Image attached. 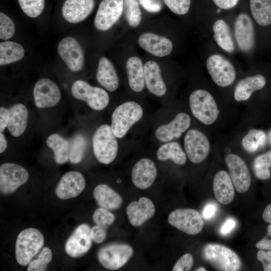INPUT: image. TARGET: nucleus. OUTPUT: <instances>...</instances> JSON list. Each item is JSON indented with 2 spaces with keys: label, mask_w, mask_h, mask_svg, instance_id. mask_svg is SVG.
I'll use <instances>...</instances> for the list:
<instances>
[{
  "label": "nucleus",
  "mask_w": 271,
  "mask_h": 271,
  "mask_svg": "<svg viewBox=\"0 0 271 271\" xmlns=\"http://www.w3.org/2000/svg\"><path fill=\"white\" fill-rule=\"evenodd\" d=\"M124 0H102L96 12L94 25L100 31L109 30L121 16Z\"/></svg>",
  "instance_id": "9b49d317"
},
{
  "label": "nucleus",
  "mask_w": 271,
  "mask_h": 271,
  "mask_svg": "<svg viewBox=\"0 0 271 271\" xmlns=\"http://www.w3.org/2000/svg\"><path fill=\"white\" fill-rule=\"evenodd\" d=\"M271 150L257 156L253 164L255 176L259 179H268L270 176Z\"/></svg>",
  "instance_id": "4c0bfd02"
},
{
  "label": "nucleus",
  "mask_w": 271,
  "mask_h": 271,
  "mask_svg": "<svg viewBox=\"0 0 271 271\" xmlns=\"http://www.w3.org/2000/svg\"><path fill=\"white\" fill-rule=\"evenodd\" d=\"M234 35L239 48L243 52L251 51L255 44L253 23L249 15L240 13L234 23Z\"/></svg>",
  "instance_id": "dca6fc26"
},
{
  "label": "nucleus",
  "mask_w": 271,
  "mask_h": 271,
  "mask_svg": "<svg viewBox=\"0 0 271 271\" xmlns=\"http://www.w3.org/2000/svg\"><path fill=\"white\" fill-rule=\"evenodd\" d=\"M184 147L187 157L194 164L204 161L210 150V143L207 137L196 129L187 131L184 139Z\"/></svg>",
  "instance_id": "9d476101"
},
{
  "label": "nucleus",
  "mask_w": 271,
  "mask_h": 271,
  "mask_svg": "<svg viewBox=\"0 0 271 271\" xmlns=\"http://www.w3.org/2000/svg\"><path fill=\"white\" fill-rule=\"evenodd\" d=\"M94 0H66L62 13L69 23L76 24L86 19L93 10Z\"/></svg>",
  "instance_id": "4be33fe9"
},
{
  "label": "nucleus",
  "mask_w": 271,
  "mask_h": 271,
  "mask_svg": "<svg viewBox=\"0 0 271 271\" xmlns=\"http://www.w3.org/2000/svg\"><path fill=\"white\" fill-rule=\"evenodd\" d=\"M218 8L223 10H228L235 7L239 0H213Z\"/></svg>",
  "instance_id": "603ef678"
},
{
  "label": "nucleus",
  "mask_w": 271,
  "mask_h": 271,
  "mask_svg": "<svg viewBox=\"0 0 271 271\" xmlns=\"http://www.w3.org/2000/svg\"><path fill=\"white\" fill-rule=\"evenodd\" d=\"M213 189L215 198L221 204L227 205L233 201L235 195L234 185L227 172L221 170L216 173Z\"/></svg>",
  "instance_id": "393cba45"
},
{
  "label": "nucleus",
  "mask_w": 271,
  "mask_h": 271,
  "mask_svg": "<svg viewBox=\"0 0 271 271\" xmlns=\"http://www.w3.org/2000/svg\"><path fill=\"white\" fill-rule=\"evenodd\" d=\"M138 43L144 50L158 57L169 55L173 48L172 42L168 38L151 32L142 34Z\"/></svg>",
  "instance_id": "aec40b11"
},
{
  "label": "nucleus",
  "mask_w": 271,
  "mask_h": 271,
  "mask_svg": "<svg viewBox=\"0 0 271 271\" xmlns=\"http://www.w3.org/2000/svg\"><path fill=\"white\" fill-rule=\"evenodd\" d=\"M230 177L237 191L246 192L251 185V177L244 161L239 156L230 153L225 157Z\"/></svg>",
  "instance_id": "4468645a"
},
{
  "label": "nucleus",
  "mask_w": 271,
  "mask_h": 271,
  "mask_svg": "<svg viewBox=\"0 0 271 271\" xmlns=\"http://www.w3.org/2000/svg\"><path fill=\"white\" fill-rule=\"evenodd\" d=\"M58 54L67 67L72 72H78L83 67L84 55L77 40L72 37L62 39L58 45Z\"/></svg>",
  "instance_id": "ddd939ff"
},
{
  "label": "nucleus",
  "mask_w": 271,
  "mask_h": 271,
  "mask_svg": "<svg viewBox=\"0 0 271 271\" xmlns=\"http://www.w3.org/2000/svg\"><path fill=\"white\" fill-rule=\"evenodd\" d=\"M132 248L122 243H112L101 247L97 252L99 263L105 268L119 269L125 265L133 254Z\"/></svg>",
  "instance_id": "0eeeda50"
},
{
  "label": "nucleus",
  "mask_w": 271,
  "mask_h": 271,
  "mask_svg": "<svg viewBox=\"0 0 271 271\" xmlns=\"http://www.w3.org/2000/svg\"><path fill=\"white\" fill-rule=\"evenodd\" d=\"M44 243V236L37 229L29 228L22 231L16 242L15 255L18 263L22 266L29 264Z\"/></svg>",
  "instance_id": "39448f33"
},
{
  "label": "nucleus",
  "mask_w": 271,
  "mask_h": 271,
  "mask_svg": "<svg viewBox=\"0 0 271 271\" xmlns=\"http://www.w3.org/2000/svg\"><path fill=\"white\" fill-rule=\"evenodd\" d=\"M10 119L9 110L4 107L0 108V132L3 131L8 126Z\"/></svg>",
  "instance_id": "3c124183"
},
{
  "label": "nucleus",
  "mask_w": 271,
  "mask_h": 271,
  "mask_svg": "<svg viewBox=\"0 0 271 271\" xmlns=\"http://www.w3.org/2000/svg\"><path fill=\"white\" fill-rule=\"evenodd\" d=\"M29 173L23 167L14 163H4L0 166V191L4 195L14 192L28 180Z\"/></svg>",
  "instance_id": "f8f14e48"
},
{
  "label": "nucleus",
  "mask_w": 271,
  "mask_h": 271,
  "mask_svg": "<svg viewBox=\"0 0 271 271\" xmlns=\"http://www.w3.org/2000/svg\"><path fill=\"white\" fill-rule=\"evenodd\" d=\"M196 270H197V271H201V270H203V271H206V269L205 268H204V267H201L198 268L197 269H196Z\"/></svg>",
  "instance_id": "13d9d810"
},
{
  "label": "nucleus",
  "mask_w": 271,
  "mask_h": 271,
  "mask_svg": "<svg viewBox=\"0 0 271 271\" xmlns=\"http://www.w3.org/2000/svg\"><path fill=\"white\" fill-rule=\"evenodd\" d=\"M126 211L131 225L138 227L152 218L156 209L152 201L148 198L142 197L138 201L129 203Z\"/></svg>",
  "instance_id": "5701e85b"
},
{
  "label": "nucleus",
  "mask_w": 271,
  "mask_h": 271,
  "mask_svg": "<svg viewBox=\"0 0 271 271\" xmlns=\"http://www.w3.org/2000/svg\"><path fill=\"white\" fill-rule=\"evenodd\" d=\"M71 93L75 98L85 101L91 108L95 110L104 109L109 102V95L105 90L92 86L82 80L74 82Z\"/></svg>",
  "instance_id": "423d86ee"
},
{
  "label": "nucleus",
  "mask_w": 271,
  "mask_h": 271,
  "mask_svg": "<svg viewBox=\"0 0 271 271\" xmlns=\"http://www.w3.org/2000/svg\"><path fill=\"white\" fill-rule=\"evenodd\" d=\"M203 258L219 270L237 271L242 267L237 254L230 248L217 243H207L202 251Z\"/></svg>",
  "instance_id": "f257e3e1"
},
{
  "label": "nucleus",
  "mask_w": 271,
  "mask_h": 271,
  "mask_svg": "<svg viewBox=\"0 0 271 271\" xmlns=\"http://www.w3.org/2000/svg\"><path fill=\"white\" fill-rule=\"evenodd\" d=\"M206 68L212 80L218 86H229L235 80L234 66L222 55L215 54L210 56L206 61Z\"/></svg>",
  "instance_id": "6e6552de"
},
{
  "label": "nucleus",
  "mask_w": 271,
  "mask_h": 271,
  "mask_svg": "<svg viewBox=\"0 0 271 271\" xmlns=\"http://www.w3.org/2000/svg\"><path fill=\"white\" fill-rule=\"evenodd\" d=\"M262 216L265 222L271 224V204L268 205L265 208Z\"/></svg>",
  "instance_id": "6e6d98bb"
},
{
  "label": "nucleus",
  "mask_w": 271,
  "mask_h": 271,
  "mask_svg": "<svg viewBox=\"0 0 271 271\" xmlns=\"http://www.w3.org/2000/svg\"><path fill=\"white\" fill-rule=\"evenodd\" d=\"M213 37L218 46L228 53L235 49L230 29L227 23L222 19L216 20L213 25Z\"/></svg>",
  "instance_id": "7c9ffc66"
},
{
  "label": "nucleus",
  "mask_w": 271,
  "mask_h": 271,
  "mask_svg": "<svg viewBox=\"0 0 271 271\" xmlns=\"http://www.w3.org/2000/svg\"><path fill=\"white\" fill-rule=\"evenodd\" d=\"M256 258L262 263L263 270L271 271V250L265 251L260 249L257 253Z\"/></svg>",
  "instance_id": "09e8293b"
},
{
  "label": "nucleus",
  "mask_w": 271,
  "mask_h": 271,
  "mask_svg": "<svg viewBox=\"0 0 271 271\" xmlns=\"http://www.w3.org/2000/svg\"><path fill=\"white\" fill-rule=\"evenodd\" d=\"M170 224L189 235H196L202 230L204 222L196 210L186 208L174 210L168 216Z\"/></svg>",
  "instance_id": "1a4fd4ad"
},
{
  "label": "nucleus",
  "mask_w": 271,
  "mask_h": 271,
  "mask_svg": "<svg viewBox=\"0 0 271 271\" xmlns=\"http://www.w3.org/2000/svg\"><path fill=\"white\" fill-rule=\"evenodd\" d=\"M265 83V78L262 75L246 77L239 81L236 85L234 98L237 101L247 100L253 92L262 89Z\"/></svg>",
  "instance_id": "a878e982"
},
{
  "label": "nucleus",
  "mask_w": 271,
  "mask_h": 271,
  "mask_svg": "<svg viewBox=\"0 0 271 271\" xmlns=\"http://www.w3.org/2000/svg\"><path fill=\"white\" fill-rule=\"evenodd\" d=\"M106 230L97 225L93 226L90 229V236L92 240L96 243L102 242L107 235Z\"/></svg>",
  "instance_id": "de8ad7c7"
},
{
  "label": "nucleus",
  "mask_w": 271,
  "mask_h": 271,
  "mask_svg": "<svg viewBox=\"0 0 271 271\" xmlns=\"http://www.w3.org/2000/svg\"><path fill=\"white\" fill-rule=\"evenodd\" d=\"M216 210L217 207L215 204L213 203L207 204L203 210V216L205 219H210L214 215Z\"/></svg>",
  "instance_id": "864d4df0"
},
{
  "label": "nucleus",
  "mask_w": 271,
  "mask_h": 271,
  "mask_svg": "<svg viewBox=\"0 0 271 271\" xmlns=\"http://www.w3.org/2000/svg\"><path fill=\"white\" fill-rule=\"evenodd\" d=\"M115 216L109 210L100 207L97 209L93 215V220L97 225L105 229L110 226L114 221Z\"/></svg>",
  "instance_id": "79ce46f5"
},
{
  "label": "nucleus",
  "mask_w": 271,
  "mask_h": 271,
  "mask_svg": "<svg viewBox=\"0 0 271 271\" xmlns=\"http://www.w3.org/2000/svg\"><path fill=\"white\" fill-rule=\"evenodd\" d=\"M15 32L13 20L3 13H0V39L6 40L11 38Z\"/></svg>",
  "instance_id": "37998d69"
},
{
  "label": "nucleus",
  "mask_w": 271,
  "mask_h": 271,
  "mask_svg": "<svg viewBox=\"0 0 271 271\" xmlns=\"http://www.w3.org/2000/svg\"><path fill=\"white\" fill-rule=\"evenodd\" d=\"M96 79L100 85L109 91L117 89L119 80L112 62L106 57H102L98 62Z\"/></svg>",
  "instance_id": "bb28decb"
},
{
  "label": "nucleus",
  "mask_w": 271,
  "mask_h": 271,
  "mask_svg": "<svg viewBox=\"0 0 271 271\" xmlns=\"http://www.w3.org/2000/svg\"><path fill=\"white\" fill-rule=\"evenodd\" d=\"M256 247L259 249L271 250V224L267 227L266 236L256 244Z\"/></svg>",
  "instance_id": "8fccbe9b"
},
{
  "label": "nucleus",
  "mask_w": 271,
  "mask_h": 271,
  "mask_svg": "<svg viewBox=\"0 0 271 271\" xmlns=\"http://www.w3.org/2000/svg\"><path fill=\"white\" fill-rule=\"evenodd\" d=\"M116 182L117 183H119L121 182V180L120 179H118Z\"/></svg>",
  "instance_id": "052dcab7"
},
{
  "label": "nucleus",
  "mask_w": 271,
  "mask_h": 271,
  "mask_svg": "<svg viewBox=\"0 0 271 271\" xmlns=\"http://www.w3.org/2000/svg\"><path fill=\"white\" fill-rule=\"evenodd\" d=\"M10 119L8 128L15 137L21 136L25 131L28 122V112L26 106L17 103L9 109Z\"/></svg>",
  "instance_id": "c756f323"
},
{
  "label": "nucleus",
  "mask_w": 271,
  "mask_h": 271,
  "mask_svg": "<svg viewBox=\"0 0 271 271\" xmlns=\"http://www.w3.org/2000/svg\"><path fill=\"white\" fill-rule=\"evenodd\" d=\"M268 138H269V142H270V143L271 144V130H270L269 133H268Z\"/></svg>",
  "instance_id": "bf43d9fd"
},
{
  "label": "nucleus",
  "mask_w": 271,
  "mask_h": 271,
  "mask_svg": "<svg viewBox=\"0 0 271 271\" xmlns=\"http://www.w3.org/2000/svg\"><path fill=\"white\" fill-rule=\"evenodd\" d=\"M85 180L77 171H70L61 178L55 189L56 196L61 199H68L78 196L84 190Z\"/></svg>",
  "instance_id": "a211bd4d"
},
{
  "label": "nucleus",
  "mask_w": 271,
  "mask_h": 271,
  "mask_svg": "<svg viewBox=\"0 0 271 271\" xmlns=\"http://www.w3.org/2000/svg\"><path fill=\"white\" fill-rule=\"evenodd\" d=\"M189 105L194 116L202 123L210 125L217 119L220 111L211 94L199 89L189 96Z\"/></svg>",
  "instance_id": "7ed1b4c3"
},
{
  "label": "nucleus",
  "mask_w": 271,
  "mask_h": 271,
  "mask_svg": "<svg viewBox=\"0 0 271 271\" xmlns=\"http://www.w3.org/2000/svg\"><path fill=\"white\" fill-rule=\"evenodd\" d=\"M191 122V118L188 114L180 112L170 122L158 127L155 132L156 137L162 142H169L178 139L189 128Z\"/></svg>",
  "instance_id": "6ab92c4d"
},
{
  "label": "nucleus",
  "mask_w": 271,
  "mask_h": 271,
  "mask_svg": "<svg viewBox=\"0 0 271 271\" xmlns=\"http://www.w3.org/2000/svg\"><path fill=\"white\" fill-rule=\"evenodd\" d=\"M93 197L100 207L108 210H116L122 203L121 197L104 184H99L94 188Z\"/></svg>",
  "instance_id": "cd10ccee"
},
{
  "label": "nucleus",
  "mask_w": 271,
  "mask_h": 271,
  "mask_svg": "<svg viewBox=\"0 0 271 271\" xmlns=\"http://www.w3.org/2000/svg\"><path fill=\"white\" fill-rule=\"evenodd\" d=\"M92 141L93 153L98 162L107 165L115 160L118 144L110 125L99 126L94 131Z\"/></svg>",
  "instance_id": "f03ea898"
},
{
  "label": "nucleus",
  "mask_w": 271,
  "mask_h": 271,
  "mask_svg": "<svg viewBox=\"0 0 271 271\" xmlns=\"http://www.w3.org/2000/svg\"><path fill=\"white\" fill-rule=\"evenodd\" d=\"M140 5L148 12L156 13L162 9V4L160 0H139Z\"/></svg>",
  "instance_id": "49530a36"
},
{
  "label": "nucleus",
  "mask_w": 271,
  "mask_h": 271,
  "mask_svg": "<svg viewBox=\"0 0 271 271\" xmlns=\"http://www.w3.org/2000/svg\"><path fill=\"white\" fill-rule=\"evenodd\" d=\"M265 132L261 129H251L243 137L241 145L249 153H254L263 148L266 142Z\"/></svg>",
  "instance_id": "c9c22d12"
},
{
  "label": "nucleus",
  "mask_w": 271,
  "mask_h": 271,
  "mask_svg": "<svg viewBox=\"0 0 271 271\" xmlns=\"http://www.w3.org/2000/svg\"><path fill=\"white\" fill-rule=\"evenodd\" d=\"M194 263L193 256L190 253H186L182 256L175 263L173 271H189Z\"/></svg>",
  "instance_id": "a18cd8bd"
},
{
  "label": "nucleus",
  "mask_w": 271,
  "mask_h": 271,
  "mask_svg": "<svg viewBox=\"0 0 271 271\" xmlns=\"http://www.w3.org/2000/svg\"><path fill=\"white\" fill-rule=\"evenodd\" d=\"M157 175L154 162L148 158H143L134 165L131 171L132 183L137 188L146 189L152 186Z\"/></svg>",
  "instance_id": "412c9836"
},
{
  "label": "nucleus",
  "mask_w": 271,
  "mask_h": 271,
  "mask_svg": "<svg viewBox=\"0 0 271 271\" xmlns=\"http://www.w3.org/2000/svg\"><path fill=\"white\" fill-rule=\"evenodd\" d=\"M143 115V108L137 102L127 101L118 106L111 115L110 126L115 136L117 138L123 137Z\"/></svg>",
  "instance_id": "20e7f679"
},
{
  "label": "nucleus",
  "mask_w": 271,
  "mask_h": 271,
  "mask_svg": "<svg viewBox=\"0 0 271 271\" xmlns=\"http://www.w3.org/2000/svg\"><path fill=\"white\" fill-rule=\"evenodd\" d=\"M236 221L232 218L228 219L220 228V233L223 235L228 234L235 226Z\"/></svg>",
  "instance_id": "5fc2aeb1"
},
{
  "label": "nucleus",
  "mask_w": 271,
  "mask_h": 271,
  "mask_svg": "<svg viewBox=\"0 0 271 271\" xmlns=\"http://www.w3.org/2000/svg\"><path fill=\"white\" fill-rule=\"evenodd\" d=\"M46 144L53 150L54 160L57 164H63L69 161V141L59 134L54 133L48 137Z\"/></svg>",
  "instance_id": "2f4dec72"
},
{
  "label": "nucleus",
  "mask_w": 271,
  "mask_h": 271,
  "mask_svg": "<svg viewBox=\"0 0 271 271\" xmlns=\"http://www.w3.org/2000/svg\"><path fill=\"white\" fill-rule=\"evenodd\" d=\"M25 49L19 43L13 41L0 43V65H8L22 59Z\"/></svg>",
  "instance_id": "72a5a7b5"
},
{
  "label": "nucleus",
  "mask_w": 271,
  "mask_h": 271,
  "mask_svg": "<svg viewBox=\"0 0 271 271\" xmlns=\"http://www.w3.org/2000/svg\"><path fill=\"white\" fill-rule=\"evenodd\" d=\"M33 95L36 106L39 108L51 107L60 101L61 94L58 85L48 78H42L35 84Z\"/></svg>",
  "instance_id": "2eb2a0df"
},
{
  "label": "nucleus",
  "mask_w": 271,
  "mask_h": 271,
  "mask_svg": "<svg viewBox=\"0 0 271 271\" xmlns=\"http://www.w3.org/2000/svg\"><path fill=\"white\" fill-rule=\"evenodd\" d=\"M126 70L128 84L136 92L143 90L145 85L144 69L141 58L136 56L129 57L126 62Z\"/></svg>",
  "instance_id": "c85d7f7f"
},
{
  "label": "nucleus",
  "mask_w": 271,
  "mask_h": 271,
  "mask_svg": "<svg viewBox=\"0 0 271 271\" xmlns=\"http://www.w3.org/2000/svg\"><path fill=\"white\" fill-rule=\"evenodd\" d=\"M52 253L51 249L45 247L38 255L37 258L31 261L29 263L28 271H44L47 265L51 261Z\"/></svg>",
  "instance_id": "a19ab883"
},
{
  "label": "nucleus",
  "mask_w": 271,
  "mask_h": 271,
  "mask_svg": "<svg viewBox=\"0 0 271 271\" xmlns=\"http://www.w3.org/2000/svg\"><path fill=\"white\" fill-rule=\"evenodd\" d=\"M163 1L173 13L178 15H183L187 13L191 6V0Z\"/></svg>",
  "instance_id": "c03bdc74"
},
{
  "label": "nucleus",
  "mask_w": 271,
  "mask_h": 271,
  "mask_svg": "<svg viewBox=\"0 0 271 271\" xmlns=\"http://www.w3.org/2000/svg\"><path fill=\"white\" fill-rule=\"evenodd\" d=\"M252 17L260 26L271 25V0H250Z\"/></svg>",
  "instance_id": "f704fd0d"
},
{
  "label": "nucleus",
  "mask_w": 271,
  "mask_h": 271,
  "mask_svg": "<svg viewBox=\"0 0 271 271\" xmlns=\"http://www.w3.org/2000/svg\"><path fill=\"white\" fill-rule=\"evenodd\" d=\"M90 228L86 224L79 225L66 241L65 250L72 257H80L91 248Z\"/></svg>",
  "instance_id": "f3484780"
},
{
  "label": "nucleus",
  "mask_w": 271,
  "mask_h": 271,
  "mask_svg": "<svg viewBox=\"0 0 271 271\" xmlns=\"http://www.w3.org/2000/svg\"><path fill=\"white\" fill-rule=\"evenodd\" d=\"M23 12L30 18L40 16L45 7V0H18Z\"/></svg>",
  "instance_id": "ea45409f"
},
{
  "label": "nucleus",
  "mask_w": 271,
  "mask_h": 271,
  "mask_svg": "<svg viewBox=\"0 0 271 271\" xmlns=\"http://www.w3.org/2000/svg\"><path fill=\"white\" fill-rule=\"evenodd\" d=\"M123 10L125 19L132 27L140 25L142 19V13L139 0H124Z\"/></svg>",
  "instance_id": "58836bf2"
},
{
  "label": "nucleus",
  "mask_w": 271,
  "mask_h": 271,
  "mask_svg": "<svg viewBox=\"0 0 271 271\" xmlns=\"http://www.w3.org/2000/svg\"><path fill=\"white\" fill-rule=\"evenodd\" d=\"M145 82L148 90L155 96L165 94L167 88L163 79L159 64L154 61H148L144 65Z\"/></svg>",
  "instance_id": "b1692460"
},
{
  "label": "nucleus",
  "mask_w": 271,
  "mask_h": 271,
  "mask_svg": "<svg viewBox=\"0 0 271 271\" xmlns=\"http://www.w3.org/2000/svg\"><path fill=\"white\" fill-rule=\"evenodd\" d=\"M7 147V142L3 132L0 133V153H3Z\"/></svg>",
  "instance_id": "4d7b16f0"
},
{
  "label": "nucleus",
  "mask_w": 271,
  "mask_h": 271,
  "mask_svg": "<svg viewBox=\"0 0 271 271\" xmlns=\"http://www.w3.org/2000/svg\"><path fill=\"white\" fill-rule=\"evenodd\" d=\"M157 157L161 161L171 160L178 165H184L187 161L185 152L176 142H169L162 145L157 151Z\"/></svg>",
  "instance_id": "473e14b6"
},
{
  "label": "nucleus",
  "mask_w": 271,
  "mask_h": 271,
  "mask_svg": "<svg viewBox=\"0 0 271 271\" xmlns=\"http://www.w3.org/2000/svg\"><path fill=\"white\" fill-rule=\"evenodd\" d=\"M70 141L69 161L72 164L80 163L83 159L87 147V140L81 134L74 136Z\"/></svg>",
  "instance_id": "e433bc0d"
}]
</instances>
